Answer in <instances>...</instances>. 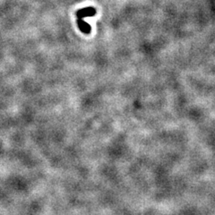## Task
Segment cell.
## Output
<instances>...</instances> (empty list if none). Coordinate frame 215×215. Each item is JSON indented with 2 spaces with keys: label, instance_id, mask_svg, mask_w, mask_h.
<instances>
[{
  "label": "cell",
  "instance_id": "6da1fadb",
  "mask_svg": "<svg viewBox=\"0 0 215 215\" xmlns=\"http://www.w3.org/2000/svg\"><path fill=\"white\" fill-rule=\"evenodd\" d=\"M77 15L80 16V17H85V16H92V15H94L95 14V10L92 7H89V8H84V9L80 10L77 12Z\"/></svg>",
  "mask_w": 215,
  "mask_h": 215
},
{
  "label": "cell",
  "instance_id": "7a4b0ae2",
  "mask_svg": "<svg viewBox=\"0 0 215 215\" xmlns=\"http://www.w3.org/2000/svg\"><path fill=\"white\" fill-rule=\"evenodd\" d=\"M78 25H79V27H80L82 31H84L85 33L90 32V26H89L85 22L82 21V20H81V21H78Z\"/></svg>",
  "mask_w": 215,
  "mask_h": 215
}]
</instances>
